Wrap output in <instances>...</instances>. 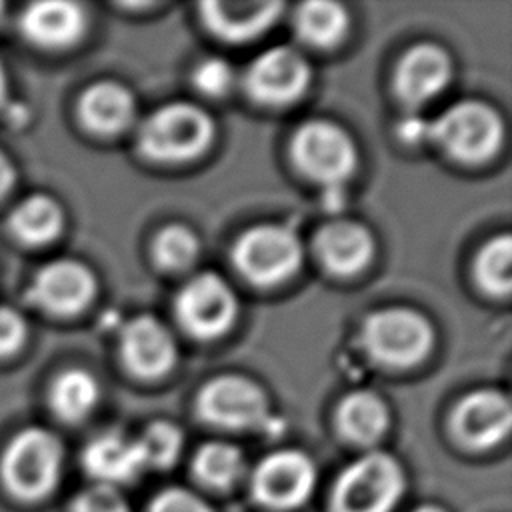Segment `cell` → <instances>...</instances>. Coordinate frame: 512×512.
Listing matches in <instances>:
<instances>
[{
    "instance_id": "cell-1",
    "label": "cell",
    "mask_w": 512,
    "mask_h": 512,
    "mask_svg": "<svg viewBox=\"0 0 512 512\" xmlns=\"http://www.w3.org/2000/svg\"><path fill=\"white\" fill-rule=\"evenodd\" d=\"M64 448L46 428H26L6 446L0 474L6 488L20 498H40L54 490L62 472Z\"/></svg>"
},
{
    "instance_id": "cell-2",
    "label": "cell",
    "mask_w": 512,
    "mask_h": 512,
    "mask_svg": "<svg viewBox=\"0 0 512 512\" xmlns=\"http://www.w3.org/2000/svg\"><path fill=\"white\" fill-rule=\"evenodd\" d=\"M212 120L188 102H174L152 112L138 128V148L150 160L182 162L206 150Z\"/></svg>"
},
{
    "instance_id": "cell-3",
    "label": "cell",
    "mask_w": 512,
    "mask_h": 512,
    "mask_svg": "<svg viewBox=\"0 0 512 512\" xmlns=\"http://www.w3.org/2000/svg\"><path fill=\"white\" fill-rule=\"evenodd\" d=\"M404 490L400 464L386 452H368L350 462L336 480V512H392Z\"/></svg>"
},
{
    "instance_id": "cell-4",
    "label": "cell",
    "mask_w": 512,
    "mask_h": 512,
    "mask_svg": "<svg viewBox=\"0 0 512 512\" xmlns=\"http://www.w3.org/2000/svg\"><path fill=\"white\" fill-rule=\"evenodd\" d=\"M428 134L456 160L482 162L490 158L504 138L500 116L486 104L464 100L446 108L428 124Z\"/></svg>"
},
{
    "instance_id": "cell-5",
    "label": "cell",
    "mask_w": 512,
    "mask_h": 512,
    "mask_svg": "<svg viewBox=\"0 0 512 512\" xmlns=\"http://www.w3.org/2000/svg\"><path fill=\"white\" fill-rule=\"evenodd\" d=\"M362 340L374 360L402 368L420 362L428 354L434 332L418 312L392 306L376 310L364 320Z\"/></svg>"
},
{
    "instance_id": "cell-6",
    "label": "cell",
    "mask_w": 512,
    "mask_h": 512,
    "mask_svg": "<svg viewBox=\"0 0 512 512\" xmlns=\"http://www.w3.org/2000/svg\"><path fill=\"white\" fill-rule=\"evenodd\" d=\"M302 260L296 234L280 224L246 230L234 244V264L254 284L272 286L290 278Z\"/></svg>"
},
{
    "instance_id": "cell-7",
    "label": "cell",
    "mask_w": 512,
    "mask_h": 512,
    "mask_svg": "<svg viewBox=\"0 0 512 512\" xmlns=\"http://www.w3.org/2000/svg\"><path fill=\"white\" fill-rule=\"evenodd\" d=\"M290 152L308 178L328 186H340L356 166L352 138L340 126L322 120L302 124L292 136Z\"/></svg>"
},
{
    "instance_id": "cell-8",
    "label": "cell",
    "mask_w": 512,
    "mask_h": 512,
    "mask_svg": "<svg viewBox=\"0 0 512 512\" xmlns=\"http://www.w3.org/2000/svg\"><path fill=\"white\" fill-rule=\"evenodd\" d=\"M196 406L204 420L228 430H256L270 424L266 396L240 376L210 380L200 390Z\"/></svg>"
},
{
    "instance_id": "cell-9",
    "label": "cell",
    "mask_w": 512,
    "mask_h": 512,
    "mask_svg": "<svg viewBox=\"0 0 512 512\" xmlns=\"http://www.w3.org/2000/svg\"><path fill=\"white\" fill-rule=\"evenodd\" d=\"M236 310L232 288L214 272L194 276L176 296L180 324L198 338H214L226 332L236 318Z\"/></svg>"
},
{
    "instance_id": "cell-10",
    "label": "cell",
    "mask_w": 512,
    "mask_h": 512,
    "mask_svg": "<svg viewBox=\"0 0 512 512\" xmlns=\"http://www.w3.org/2000/svg\"><path fill=\"white\" fill-rule=\"evenodd\" d=\"M316 484L314 462L300 450L268 454L252 476L254 496L270 508H296L304 504Z\"/></svg>"
},
{
    "instance_id": "cell-11",
    "label": "cell",
    "mask_w": 512,
    "mask_h": 512,
    "mask_svg": "<svg viewBox=\"0 0 512 512\" xmlns=\"http://www.w3.org/2000/svg\"><path fill=\"white\" fill-rule=\"evenodd\" d=\"M96 292L92 272L70 258L44 264L28 284L26 296L32 306L56 316H70L86 308Z\"/></svg>"
},
{
    "instance_id": "cell-12",
    "label": "cell",
    "mask_w": 512,
    "mask_h": 512,
    "mask_svg": "<svg viewBox=\"0 0 512 512\" xmlns=\"http://www.w3.org/2000/svg\"><path fill=\"white\" fill-rule=\"evenodd\" d=\"M308 62L288 46L262 52L246 70L248 92L266 104H288L308 86Z\"/></svg>"
},
{
    "instance_id": "cell-13",
    "label": "cell",
    "mask_w": 512,
    "mask_h": 512,
    "mask_svg": "<svg viewBox=\"0 0 512 512\" xmlns=\"http://www.w3.org/2000/svg\"><path fill=\"white\" fill-rule=\"evenodd\" d=\"M512 412L508 398L498 390H476L464 396L452 414L456 436L470 448L498 444L510 430Z\"/></svg>"
},
{
    "instance_id": "cell-14",
    "label": "cell",
    "mask_w": 512,
    "mask_h": 512,
    "mask_svg": "<svg viewBox=\"0 0 512 512\" xmlns=\"http://www.w3.org/2000/svg\"><path fill=\"white\" fill-rule=\"evenodd\" d=\"M124 364L142 378H158L176 360V346L170 332L152 316L130 320L120 334Z\"/></svg>"
},
{
    "instance_id": "cell-15",
    "label": "cell",
    "mask_w": 512,
    "mask_h": 512,
    "mask_svg": "<svg viewBox=\"0 0 512 512\" xmlns=\"http://www.w3.org/2000/svg\"><path fill=\"white\" fill-rule=\"evenodd\" d=\"M450 78V58L434 44L410 48L396 70V92L412 108H418L444 90Z\"/></svg>"
},
{
    "instance_id": "cell-16",
    "label": "cell",
    "mask_w": 512,
    "mask_h": 512,
    "mask_svg": "<svg viewBox=\"0 0 512 512\" xmlns=\"http://www.w3.org/2000/svg\"><path fill=\"white\" fill-rule=\"evenodd\" d=\"M86 16L76 2H34L20 14V30L28 42L46 50L76 44L84 32Z\"/></svg>"
},
{
    "instance_id": "cell-17",
    "label": "cell",
    "mask_w": 512,
    "mask_h": 512,
    "mask_svg": "<svg viewBox=\"0 0 512 512\" xmlns=\"http://www.w3.org/2000/svg\"><path fill=\"white\" fill-rule=\"evenodd\" d=\"M282 8L280 2L256 0H210L200 6L202 20L212 34L230 42L256 38L274 24Z\"/></svg>"
},
{
    "instance_id": "cell-18",
    "label": "cell",
    "mask_w": 512,
    "mask_h": 512,
    "mask_svg": "<svg viewBox=\"0 0 512 512\" xmlns=\"http://www.w3.org/2000/svg\"><path fill=\"white\" fill-rule=\"evenodd\" d=\"M314 248L328 270L336 274H354L368 264L374 242L362 224L336 220L318 230Z\"/></svg>"
},
{
    "instance_id": "cell-19",
    "label": "cell",
    "mask_w": 512,
    "mask_h": 512,
    "mask_svg": "<svg viewBox=\"0 0 512 512\" xmlns=\"http://www.w3.org/2000/svg\"><path fill=\"white\" fill-rule=\"evenodd\" d=\"M84 468L100 484L114 486L120 482H132L144 470V462L136 440L108 432L86 446Z\"/></svg>"
},
{
    "instance_id": "cell-20",
    "label": "cell",
    "mask_w": 512,
    "mask_h": 512,
    "mask_svg": "<svg viewBox=\"0 0 512 512\" xmlns=\"http://www.w3.org/2000/svg\"><path fill=\"white\" fill-rule=\"evenodd\" d=\"M78 112L92 132L116 134L132 122L136 106L128 88L112 80H102L84 90Z\"/></svg>"
},
{
    "instance_id": "cell-21",
    "label": "cell",
    "mask_w": 512,
    "mask_h": 512,
    "mask_svg": "<svg viewBox=\"0 0 512 512\" xmlns=\"http://www.w3.org/2000/svg\"><path fill=\"white\" fill-rule=\"evenodd\" d=\"M8 228L20 242L40 246L52 242L62 232L64 212L54 198L32 194L10 210Z\"/></svg>"
},
{
    "instance_id": "cell-22",
    "label": "cell",
    "mask_w": 512,
    "mask_h": 512,
    "mask_svg": "<svg viewBox=\"0 0 512 512\" xmlns=\"http://www.w3.org/2000/svg\"><path fill=\"white\" fill-rule=\"evenodd\" d=\"M340 432L356 444H374L388 428V408L374 392L358 390L340 402L336 410Z\"/></svg>"
},
{
    "instance_id": "cell-23",
    "label": "cell",
    "mask_w": 512,
    "mask_h": 512,
    "mask_svg": "<svg viewBox=\"0 0 512 512\" xmlns=\"http://www.w3.org/2000/svg\"><path fill=\"white\" fill-rule=\"evenodd\" d=\"M48 398L58 418L78 422L86 418L96 406L98 382L90 372L82 368H70L56 376Z\"/></svg>"
},
{
    "instance_id": "cell-24",
    "label": "cell",
    "mask_w": 512,
    "mask_h": 512,
    "mask_svg": "<svg viewBox=\"0 0 512 512\" xmlns=\"http://www.w3.org/2000/svg\"><path fill=\"white\" fill-rule=\"evenodd\" d=\"M296 34L312 46L328 48L336 44L348 26V16L344 8L336 2L314 0L298 6L294 14Z\"/></svg>"
},
{
    "instance_id": "cell-25",
    "label": "cell",
    "mask_w": 512,
    "mask_h": 512,
    "mask_svg": "<svg viewBox=\"0 0 512 512\" xmlns=\"http://www.w3.org/2000/svg\"><path fill=\"white\" fill-rule=\"evenodd\" d=\"M194 472L210 486L228 488L244 474V456L232 444L208 442L196 452Z\"/></svg>"
},
{
    "instance_id": "cell-26",
    "label": "cell",
    "mask_w": 512,
    "mask_h": 512,
    "mask_svg": "<svg viewBox=\"0 0 512 512\" xmlns=\"http://www.w3.org/2000/svg\"><path fill=\"white\" fill-rule=\"evenodd\" d=\"M512 240L508 234H500L484 244L476 258V278L490 294L504 296L510 292L512 272Z\"/></svg>"
},
{
    "instance_id": "cell-27",
    "label": "cell",
    "mask_w": 512,
    "mask_h": 512,
    "mask_svg": "<svg viewBox=\"0 0 512 512\" xmlns=\"http://www.w3.org/2000/svg\"><path fill=\"white\" fill-rule=\"evenodd\" d=\"M144 468H168L182 450V432L170 422H152L136 440Z\"/></svg>"
},
{
    "instance_id": "cell-28",
    "label": "cell",
    "mask_w": 512,
    "mask_h": 512,
    "mask_svg": "<svg viewBox=\"0 0 512 512\" xmlns=\"http://www.w3.org/2000/svg\"><path fill=\"white\" fill-rule=\"evenodd\" d=\"M154 256L166 270H184L198 256V240L186 226L170 224L156 236Z\"/></svg>"
},
{
    "instance_id": "cell-29",
    "label": "cell",
    "mask_w": 512,
    "mask_h": 512,
    "mask_svg": "<svg viewBox=\"0 0 512 512\" xmlns=\"http://www.w3.org/2000/svg\"><path fill=\"white\" fill-rule=\"evenodd\" d=\"M234 82L232 66L222 58H208L194 70V84L208 96H222Z\"/></svg>"
},
{
    "instance_id": "cell-30",
    "label": "cell",
    "mask_w": 512,
    "mask_h": 512,
    "mask_svg": "<svg viewBox=\"0 0 512 512\" xmlns=\"http://www.w3.org/2000/svg\"><path fill=\"white\" fill-rule=\"evenodd\" d=\"M72 512H130V506L114 486L96 484L76 496Z\"/></svg>"
},
{
    "instance_id": "cell-31",
    "label": "cell",
    "mask_w": 512,
    "mask_h": 512,
    "mask_svg": "<svg viewBox=\"0 0 512 512\" xmlns=\"http://www.w3.org/2000/svg\"><path fill=\"white\" fill-rule=\"evenodd\" d=\"M148 512H214L200 496L184 488H168L156 494Z\"/></svg>"
},
{
    "instance_id": "cell-32",
    "label": "cell",
    "mask_w": 512,
    "mask_h": 512,
    "mask_svg": "<svg viewBox=\"0 0 512 512\" xmlns=\"http://www.w3.org/2000/svg\"><path fill=\"white\" fill-rule=\"evenodd\" d=\"M26 320L12 306H0V356L14 354L26 340Z\"/></svg>"
},
{
    "instance_id": "cell-33",
    "label": "cell",
    "mask_w": 512,
    "mask_h": 512,
    "mask_svg": "<svg viewBox=\"0 0 512 512\" xmlns=\"http://www.w3.org/2000/svg\"><path fill=\"white\" fill-rule=\"evenodd\" d=\"M16 182V170L10 162V158L0 150V198L8 194V190Z\"/></svg>"
},
{
    "instance_id": "cell-34",
    "label": "cell",
    "mask_w": 512,
    "mask_h": 512,
    "mask_svg": "<svg viewBox=\"0 0 512 512\" xmlns=\"http://www.w3.org/2000/svg\"><path fill=\"white\" fill-rule=\"evenodd\" d=\"M6 98H8V76H6V70L0 62V108L6 102Z\"/></svg>"
},
{
    "instance_id": "cell-35",
    "label": "cell",
    "mask_w": 512,
    "mask_h": 512,
    "mask_svg": "<svg viewBox=\"0 0 512 512\" xmlns=\"http://www.w3.org/2000/svg\"><path fill=\"white\" fill-rule=\"evenodd\" d=\"M412 512H444L442 508H436V506H420V508H416V510H412Z\"/></svg>"
},
{
    "instance_id": "cell-36",
    "label": "cell",
    "mask_w": 512,
    "mask_h": 512,
    "mask_svg": "<svg viewBox=\"0 0 512 512\" xmlns=\"http://www.w3.org/2000/svg\"><path fill=\"white\" fill-rule=\"evenodd\" d=\"M4 10H6V4L0 2V20H2V16H4Z\"/></svg>"
}]
</instances>
